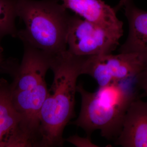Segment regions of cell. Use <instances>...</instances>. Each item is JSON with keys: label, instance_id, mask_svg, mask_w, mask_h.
<instances>
[{"label": "cell", "instance_id": "1", "mask_svg": "<svg viewBox=\"0 0 147 147\" xmlns=\"http://www.w3.org/2000/svg\"><path fill=\"white\" fill-rule=\"evenodd\" d=\"M86 57L67 50L52 56L50 69L54 80L40 115L39 147L63 146L64 130L75 116L76 83Z\"/></svg>", "mask_w": 147, "mask_h": 147}, {"label": "cell", "instance_id": "2", "mask_svg": "<svg viewBox=\"0 0 147 147\" xmlns=\"http://www.w3.org/2000/svg\"><path fill=\"white\" fill-rule=\"evenodd\" d=\"M125 82L99 87L94 92L85 90L82 84L77 85V92L82 98L81 111L71 124L84 129L89 137L99 130L105 139H117L129 106L138 98L135 90Z\"/></svg>", "mask_w": 147, "mask_h": 147}, {"label": "cell", "instance_id": "3", "mask_svg": "<svg viewBox=\"0 0 147 147\" xmlns=\"http://www.w3.org/2000/svg\"><path fill=\"white\" fill-rule=\"evenodd\" d=\"M16 9L25 25L17 36L24 44L52 55L67 50L71 15L59 0H16Z\"/></svg>", "mask_w": 147, "mask_h": 147}, {"label": "cell", "instance_id": "4", "mask_svg": "<svg viewBox=\"0 0 147 147\" xmlns=\"http://www.w3.org/2000/svg\"><path fill=\"white\" fill-rule=\"evenodd\" d=\"M123 35V32L105 28L75 14L70 17L67 50L81 57L111 54L119 45Z\"/></svg>", "mask_w": 147, "mask_h": 147}, {"label": "cell", "instance_id": "5", "mask_svg": "<svg viewBox=\"0 0 147 147\" xmlns=\"http://www.w3.org/2000/svg\"><path fill=\"white\" fill-rule=\"evenodd\" d=\"M143 58L133 53L87 57L82 74L92 77L99 87L134 79L146 66Z\"/></svg>", "mask_w": 147, "mask_h": 147}, {"label": "cell", "instance_id": "6", "mask_svg": "<svg viewBox=\"0 0 147 147\" xmlns=\"http://www.w3.org/2000/svg\"><path fill=\"white\" fill-rule=\"evenodd\" d=\"M24 45L21 62L11 59L3 61L0 65L2 70L13 77L10 84L14 91L32 90L46 82L45 76L51 66L52 55L28 44Z\"/></svg>", "mask_w": 147, "mask_h": 147}, {"label": "cell", "instance_id": "7", "mask_svg": "<svg viewBox=\"0 0 147 147\" xmlns=\"http://www.w3.org/2000/svg\"><path fill=\"white\" fill-rule=\"evenodd\" d=\"M116 144L123 147H147V101L137 98L130 103Z\"/></svg>", "mask_w": 147, "mask_h": 147}, {"label": "cell", "instance_id": "8", "mask_svg": "<svg viewBox=\"0 0 147 147\" xmlns=\"http://www.w3.org/2000/svg\"><path fill=\"white\" fill-rule=\"evenodd\" d=\"M119 4L124 6L129 31L119 52L138 54L147 65V11L135 6L132 0H121Z\"/></svg>", "mask_w": 147, "mask_h": 147}, {"label": "cell", "instance_id": "9", "mask_svg": "<svg viewBox=\"0 0 147 147\" xmlns=\"http://www.w3.org/2000/svg\"><path fill=\"white\" fill-rule=\"evenodd\" d=\"M63 5L85 20L113 30L123 32L117 11L102 0H62Z\"/></svg>", "mask_w": 147, "mask_h": 147}, {"label": "cell", "instance_id": "10", "mask_svg": "<svg viewBox=\"0 0 147 147\" xmlns=\"http://www.w3.org/2000/svg\"><path fill=\"white\" fill-rule=\"evenodd\" d=\"M23 117L13 105L11 84L0 79V143L21 131Z\"/></svg>", "mask_w": 147, "mask_h": 147}, {"label": "cell", "instance_id": "11", "mask_svg": "<svg viewBox=\"0 0 147 147\" xmlns=\"http://www.w3.org/2000/svg\"><path fill=\"white\" fill-rule=\"evenodd\" d=\"M16 0H0V39L5 36L17 37L18 30L15 26Z\"/></svg>", "mask_w": 147, "mask_h": 147}, {"label": "cell", "instance_id": "12", "mask_svg": "<svg viewBox=\"0 0 147 147\" xmlns=\"http://www.w3.org/2000/svg\"><path fill=\"white\" fill-rule=\"evenodd\" d=\"M65 141L68 142L77 147H99L97 145L94 144L92 142L90 137L88 136L86 137H80L77 134H75L65 139Z\"/></svg>", "mask_w": 147, "mask_h": 147}, {"label": "cell", "instance_id": "13", "mask_svg": "<svg viewBox=\"0 0 147 147\" xmlns=\"http://www.w3.org/2000/svg\"><path fill=\"white\" fill-rule=\"evenodd\" d=\"M136 87L142 90L147 97V65L135 78Z\"/></svg>", "mask_w": 147, "mask_h": 147}, {"label": "cell", "instance_id": "14", "mask_svg": "<svg viewBox=\"0 0 147 147\" xmlns=\"http://www.w3.org/2000/svg\"><path fill=\"white\" fill-rule=\"evenodd\" d=\"M1 40L0 39V65L3 61V49L1 46Z\"/></svg>", "mask_w": 147, "mask_h": 147}]
</instances>
